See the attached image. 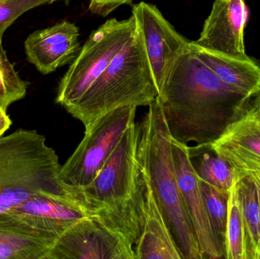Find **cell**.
Here are the masks:
<instances>
[{
  "label": "cell",
  "mask_w": 260,
  "mask_h": 259,
  "mask_svg": "<svg viewBox=\"0 0 260 259\" xmlns=\"http://www.w3.org/2000/svg\"><path fill=\"white\" fill-rule=\"evenodd\" d=\"M132 16L159 97L174 62L186 51L189 41L175 30L154 5L145 2L134 5Z\"/></svg>",
  "instance_id": "ba28073f"
},
{
  "label": "cell",
  "mask_w": 260,
  "mask_h": 259,
  "mask_svg": "<svg viewBox=\"0 0 260 259\" xmlns=\"http://www.w3.org/2000/svg\"><path fill=\"white\" fill-rule=\"evenodd\" d=\"M5 213L56 242L72 225L82 219L93 217L77 201L50 194L35 195Z\"/></svg>",
  "instance_id": "4fadbf2b"
},
{
  "label": "cell",
  "mask_w": 260,
  "mask_h": 259,
  "mask_svg": "<svg viewBox=\"0 0 260 259\" xmlns=\"http://www.w3.org/2000/svg\"><path fill=\"white\" fill-rule=\"evenodd\" d=\"M53 1L55 0H0V44L5 31L22 14Z\"/></svg>",
  "instance_id": "603a6c76"
},
{
  "label": "cell",
  "mask_w": 260,
  "mask_h": 259,
  "mask_svg": "<svg viewBox=\"0 0 260 259\" xmlns=\"http://www.w3.org/2000/svg\"><path fill=\"white\" fill-rule=\"evenodd\" d=\"M239 176L234 178L228 201L225 259H247Z\"/></svg>",
  "instance_id": "d6986e66"
},
{
  "label": "cell",
  "mask_w": 260,
  "mask_h": 259,
  "mask_svg": "<svg viewBox=\"0 0 260 259\" xmlns=\"http://www.w3.org/2000/svg\"><path fill=\"white\" fill-rule=\"evenodd\" d=\"M240 195L247 259H260V207L253 180L249 178L240 179Z\"/></svg>",
  "instance_id": "ffe728a7"
},
{
  "label": "cell",
  "mask_w": 260,
  "mask_h": 259,
  "mask_svg": "<svg viewBox=\"0 0 260 259\" xmlns=\"http://www.w3.org/2000/svg\"><path fill=\"white\" fill-rule=\"evenodd\" d=\"M12 120L8 116L7 112L0 107V135H4L5 132L10 128Z\"/></svg>",
  "instance_id": "d4e9b609"
},
{
  "label": "cell",
  "mask_w": 260,
  "mask_h": 259,
  "mask_svg": "<svg viewBox=\"0 0 260 259\" xmlns=\"http://www.w3.org/2000/svg\"><path fill=\"white\" fill-rule=\"evenodd\" d=\"M48 259H136L133 245L94 217L72 225L59 237Z\"/></svg>",
  "instance_id": "9c48e42d"
},
{
  "label": "cell",
  "mask_w": 260,
  "mask_h": 259,
  "mask_svg": "<svg viewBox=\"0 0 260 259\" xmlns=\"http://www.w3.org/2000/svg\"><path fill=\"white\" fill-rule=\"evenodd\" d=\"M27 84L19 77L0 44V107L7 112L12 103L25 97Z\"/></svg>",
  "instance_id": "7402d4cb"
},
{
  "label": "cell",
  "mask_w": 260,
  "mask_h": 259,
  "mask_svg": "<svg viewBox=\"0 0 260 259\" xmlns=\"http://www.w3.org/2000/svg\"><path fill=\"white\" fill-rule=\"evenodd\" d=\"M79 30L76 24L64 21L30 33L24 49L27 60L44 75L76 59L80 51Z\"/></svg>",
  "instance_id": "5bb4252c"
},
{
  "label": "cell",
  "mask_w": 260,
  "mask_h": 259,
  "mask_svg": "<svg viewBox=\"0 0 260 259\" xmlns=\"http://www.w3.org/2000/svg\"><path fill=\"white\" fill-rule=\"evenodd\" d=\"M197 57L231 88L253 99L260 91V66L251 58L231 57L201 48L189 41Z\"/></svg>",
  "instance_id": "e0dca14e"
},
{
  "label": "cell",
  "mask_w": 260,
  "mask_h": 259,
  "mask_svg": "<svg viewBox=\"0 0 260 259\" xmlns=\"http://www.w3.org/2000/svg\"><path fill=\"white\" fill-rule=\"evenodd\" d=\"M136 30L134 18L108 20L90 35L61 79L56 102L68 111L102 76Z\"/></svg>",
  "instance_id": "8992f818"
},
{
  "label": "cell",
  "mask_w": 260,
  "mask_h": 259,
  "mask_svg": "<svg viewBox=\"0 0 260 259\" xmlns=\"http://www.w3.org/2000/svg\"><path fill=\"white\" fill-rule=\"evenodd\" d=\"M189 162L199 179L229 191L235 176L230 164L214 152L210 144L188 146Z\"/></svg>",
  "instance_id": "ac0fdd59"
},
{
  "label": "cell",
  "mask_w": 260,
  "mask_h": 259,
  "mask_svg": "<svg viewBox=\"0 0 260 259\" xmlns=\"http://www.w3.org/2000/svg\"><path fill=\"white\" fill-rule=\"evenodd\" d=\"M247 9L244 0H215L210 15L194 44L213 53L247 59L244 27Z\"/></svg>",
  "instance_id": "7c38bea8"
},
{
  "label": "cell",
  "mask_w": 260,
  "mask_h": 259,
  "mask_svg": "<svg viewBox=\"0 0 260 259\" xmlns=\"http://www.w3.org/2000/svg\"><path fill=\"white\" fill-rule=\"evenodd\" d=\"M216 155L225 160L235 176L260 179V108L247 110L210 144Z\"/></svg>",
  "instance_id": "30bf717a"
},
{
  "label": "cell",
  "mask_w": 260,
  "mask_h": 259,
  "mask_svg": "<svg viewBox=\"0 0 260 259\" xmlns=\"http://www.w3.org/2000/svg\"><path fill=\"white\" fill-rule=\"evenodd\" d=\"M199 181L211 225L225 252L229 191L215 188L201 179Z\"/></svg>",
  "instance_id": "44dd1931"
},
{
  "label": "cell",
  "mask_w": 260,
  "mask_h": 259,
  "mask_svg": "<svg viewBox=\"0 0 260 259\" xmlns=\"http://www.w3.org/2000/svg\"><path fill=\"white\" fill-rule=\"evenodd\" d=\"M133 0H90L89 10L95 15L106 17L114 10L123 6L130 4Z\"/></svg>",
  "instance_id": "cb8c5ba5"
},
{
  "label": "cell",
  "mask_w": 260,
  "mask_h": 259,
  "mask_svg": "<svg viewBox=\"0 0 260 259\" xmlns=\"http://www.w3.org/2000/svg\"><path fill=\"white\" fill-rule=\"evenodd\" d=\"M172 152L179 187L200 245L203 259L225 258L208 215L200 181L189 162L187 144L172 138Z\"/></svg>",
  "instance_id": "8fae6325"
},
{
  "label": "cell",
  "mask_w": 260,
  "mask_h": 259,
  "mask_svg": "<svg viewBox=\"0 0 260 259\" xmlns=\"http://www.w3.org/2000/svg\"><path fill=\"white\" fill-rule=\"evenodd\" d=\"M138 106L114 109L85 129V136L73 155L61 166L59 179L69 188L86 187L92 182L118 144L122 135L135 123Z\"/></svg>",
  "instance_id": "52a82bcc"
},
{
  "label": "cell",
  "mask_w": 260,
  "mask_h": 259,
  "mask_svg": "<svg viewBox=\"0 0 260 259\" xmlns=\"http://www.w3.org/2000/svg\"><path fill=\"white\" fill-rule=\"evenodd\" d=\"M139 126L133 123L91 183L78 188L93 217L134 246L143 222L145 185L138 158Z\"/></svg>",
  "instance_id": "7a4b0ae2"
},
{
  "label": "cell",
  "mask_w": 260,
  "mask_h": 259,
  "mask_svg": "<svg viewBox=\"0 0 260 259\" xmlns=\"http://www.w3.org/2000/svg\"><path fill=\"white\" fill-rule=\"evenodd\" d=\"M158 97L171 137L187 145L212 144L252 100L224 83L189 44L174 62Z\"/></svg>",
  "instance_id": "6da1fadb"
},
{
  "label": "cell",
  "mask_w": 260,
  "mask_h": 259,
  "mask_svg": "<svg viewBox=\"0 0 260 259\" xmlns=\"http://www.w3.org/2000/svg\"><path fill=\"white\" fill-rule=\"evenodd\" d=\"M157 97L142 41H129L79 101L67 112L89 127L99 117L125 106H149Z\"/></svg>",
  "instance_id": "5b68a950"
},
{
  "label": "cell",
  "mask_w": 260,
  "mask_h": 259,
  "mask_svg": "<svg viewBox=\"0 0 260 259\" xmlns=\"http://www.w3.org/2000/svg\"><path fill=\"white\" fill-rule=\"evenodd\" d=\"M250 105L255 106V107L260 108V91L252 99L251 101H250Z\"/></svg>",
  "instance_id": "484cf974"
},
{
  "label": "cell",
  "mask_w": 260,
  "mask_h": 259,
  "mask_svg": "<svg viewBox=\"0 0 260 259\" xmlns=\"http://www.w3.org/2000/svg\"><path fill=\"white\" fill-rule=\"evenodd\" d=\"M56 243L7 213L0 214V259H48Z\"/></svg>",
  "instance_id": "2e32d148"
},
{
  "label": "cell",
  "mask_w": 260,
  "mask_h": 259,
  "mask_svg": "<svg viewBox=\"0 0 260 259\" xmlns=\"http://www.w3.org/2000/svg\"><path fill=\"white\" fill-rule=\"evenodd\" d=\"M139 124L138 158L152 186L159 205L183 259H203L179 187L172 137L158 97Z\"/></svg>",
  "instance_id": "3957f363"
},
{
  "label": "cell",
  "mask_w": 260,
  "mask_h": 259,
  "mask_svg": "<svg viewBox=\"0 0 260 259\" xmlns=\"http://www.w3.org/2000/svg\"><path fill=\"white\" fill-rule=\"evenodd\" d=\"M141 170L145 185V204L142 231L133 246L136 259H183L151 182Z\"/></svg>",
  "instance_id": "9a60e30c"
},
{
  "label": "cell",
  "mask_w": 260,
  "mask_h": 259,
  "mask_svg": "<svg viewBox=\"0 0 260 259\" xmlns=\"http://www.w3.org/2000/svg\"><path fill=\"white\" fill-rule=\"evenodd\" d=\"M255 186H256V192H257L258 202L260 207V179L259 180L253 181Z\"/></svg>",
  "instance_id": "4316f807"
},
{
  "label": "cell",
  "mask_w": 260,
  "mask_h": 259,
  "mask_svg": "<svg viewBox=\"0 0 260 259\" xmlns=\"http://www.w3.org/2000/svg\"><path fill=\"white\" fill-rule=\"evenodd\" d=\"M61 166L54 149L37 131L0 135V214L37 194L62 196L83 205L74 190L59 181Z\"/></svg>",
  "instance_id": "277c9868"
}]
</instances>
